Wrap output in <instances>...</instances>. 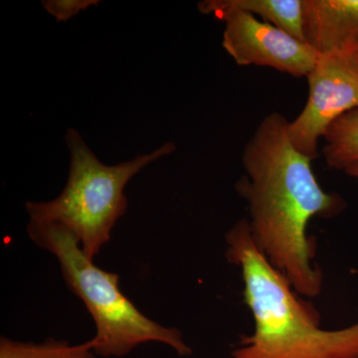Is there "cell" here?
<instances>
[{"instance_id":"obj_5","label":"cell","mask_w":358,"mask_h":358,"mask_svg":"<svg viewBox=\"0 0 358 358\" xmlns=\"http://www.w3.org/2000/svg\"><path fill=\"white\" fill-rule=\"evenodd\" d=\"M307 79V103L289 122V136L296 150L313 160L329 127L358 109V48L320 54Z\"/></svg>"},{"instance_id":"obj_7","label":"cell","mask_w":358,"mask_h":358,"mask_svg":"<svg viewBox=\"0 0 358 358\" xmlns=\"http://www.w3.org/2000/svg\"><path fill=\"white\" fill-rule=\"evenodd\" d=\"M306 42L320 54L358 48V0H303Z\"/></svg>"},{"instance_id":"obj_4","label":"cell","mask_w":358,"mask_h":358,"mask_svg":"<svg viewBox=\"0 0 358 358\" xmlns=\"http://www.w3.org/2000/svg\"><path fill=\"white\" fill-rule=\"evenodd\" d=\"M66 143L70 169L64 189L51 201L27 202L25 208L30 220L56 222L69 229L85 254L94 259L110 241L115 224L126 214L128 199L124 188L129 181L155 160L173 154L176 145L169 141L150 154L107 166L98 159L76 129H68Z\"/></svg>"},{"instance_id":"obj_10","label":"cell","mask_w":358,"mask_h":358,"mask_svg":"<svg viewBox=\"0 0 358 358\" xmlns=\"http://www.w3.org/2000/svg\"><path fill=\"white\" fill-rule=\"evenodd\" d=\"M93 338L79 345L48 338L41 343L0 339V358H96Z\"/></svg>"},{"instance_id":"obj_2","label":"cell","mask_w":358,"mask_h":358,"mask_svg":"<svg viewBox=\"0 0 358 358\" xmlns=\"http://www.w3.org/2000/svg\"><path fill=\"white\" fill-rule=\"evenodd\" d=\"M226 257L239 266L244 301L255 331L232 358H358V322L338 331L320 329V313L294 293L291 282L259 250L242 219L226 235Z\"/></svg>"},{"instance_id":"obj_11","label":"cell","mask_w":358,"mask_h":358,"mask_svg":"<svg viewBox=\"0 0 358 358\" xmlns=\"http://www.w3.org/2000/svg\"><path fill=\"white\" fill-rule=\"evenodd\" d=\"M99 0H45L42 6L58 22H66L89 7L98 6Z\"/></svg>"},{"instance_id":"obj_1","label":"cell","mask_w":358,"mask_h":358,"mask_svg":"<svg viewBox=\"0 0 358 358\" xmlns=\"http://www.w3.org/2000/svg\"><path fill=\"white\" fill-rule=\"evenodd\" d=\"M289 121L279 113L266 115L242 155L245 176L236 185L248 201L249 226L256 246L298 294L317 296L322 271L315 267V238L308 236L312 218L333 217L345 206L322 189L312 159L292 145Z\"/></svg>"},{"instance_id":"obj_9","label":"cell","mask_w":358,"mask_h":358,"mask_svg":"<svg viewBox=\"0 0 358 358\" xmlns=\"http://www.w3.org/2000/svg\"><path fill=\"white\" fill-rule=\"evenodd\" d=\"M324 140L322 154L327 166L358 178V109L341 115Z\"/></svg>"},{"instance_id":"obj_3","label":"cell","mask_w":358,"mask_h":358,"mask_svg":"<svg viewBox=\"0 0 358 358\" xmlns=\"http://www.w3.org/2000/svg\"><path fill=\"white\" fill-rule=\"evenodd\" d=\"M27 233L35 245L56 257L66 286L93 317L96 357H124L147 343H164L180 357L192 355L180 331L162 326L141 313L122 294L119 275L96 267L69 229L56 222L30 220Z\"/></svg>"},{"instance_id":"obj_6","label":"cell","mask_w":358,"mask_h":358,"mask_svg":"<svg viewBox=\"0 0 358 358\" xmlns=\"http://www.w3.org/2000/svg\"><path fill=\"white\" fill-rule=\"evenodd\" d=\"M225 22L222 46L240 66H261L291 76L308 77L320 54L306 42L252 14L226 10L215 15Z\"/></svg>"},{"instance_id":"obj_8","label":"cell","mask_w":358,"mask_h":358,"mask_svg":"<svg viewBox=\"0 0 358 358\" xmlns=\"http://www.w3.org/2000/svg\"><path fill=\"white\" fill-rule=\"evenodd\" d=\"M197 7L202 14L214 16L231 9L252 14L255 17L257 15L261 20L306 42L303 0H205L199 2Z\"/></svg>"}]
</instances>
